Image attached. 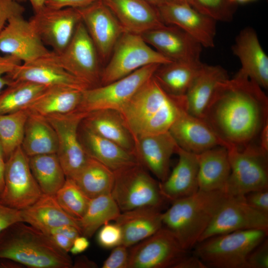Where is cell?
<instances>
[{
  "instance_id": "cell-44",
  "label": "cell",
  "mask_w": 268,
  "mask_h": 268,
  "mask_svg": "<svg viewBox=\"0 0 268 268\" xmlns=\"http://www.w3.org/2000/svg\"><path fill=\"white\" fill-rule=\"evenodd\" d=\"M129 251L123 244L115 247L104 262L102 268H128Z\"/></svg>"
},
{
  "instance_id": "cell-22",
  "label": "cell",
  "mask_w": 268,
  "mask_h": 268,
  "mask_svg": "<svg viewBox=\"0 0 268 268\" xmlns=\"http://www.w3.org/2000/svg\"><path fill=\"white\" fill-rule=\"evenodd\" d=\"M168 132L179 147L195 154L218 145L224 146V142L202 118L187 111L181 114Z\"/></svg>"
},
{
  "instance_id": "cell-3",
  "label": "cell",
  "mask_w": 268,
  "mask_h": 268,
  "mask_svg": "<svg viewBox=\"0 0 268 268\" xmlns=\"http://www.w3.org/2000/svg\"><path fill=\"white\" fill-rule=\"evenodd\" d=\"M33 268H70L73 262L46 234L25 222L14 223L0 233V260Z\"/></svg>"
},
{
  "instance_id": "cell-50",
  "label": "cell",
  "mask_w": 268,
  "mask_h": 268,
  "mask_svg": "<svg viewBox=\"0 0 268 268\" xmlns=\"http://www.w3.org/2000/svg\"><path fill=\"white\" fill-rule=\"evenodd\" d=\"M43 233L47 235L53 234H62L73 241L77 237L81 235L79 229L72 225H63L52 228Z\"/></svg>"
},
{
  "instance_id": "cell-19",
  "label": "cell",
  "mask_w": 268,
  "mask_h": 268,
  "mask_svg": "<svg viewBox=\"0 0 268 268\" xmlns=\"http://www.w3.org/2000/svg\"><path fill=\"white\" fill-rule=\"evenodd\" d=\"M140 35L147 44L172 61L201 62L202 46L177 26L165 24Z\"/></svg>"
},
{
  "instance_id": "cell-2",
  "label": "cell",
  "mask_w": 268,
  "mask_h": 268,
  "mask_svg": "<svg viewBox=\"0 0 268 268\" xmlns=\"http://www.w3.org/2000/svg\"><path fill=\"white\" fill-rule=\"evenodd\" d=\"M185 111V96L169 94L152 76L119 112L135 138L168 132Z\"/></svg>"
},
{
  "instance_id": "cell-12",
  "label": "cell",
  "mask_w": 268,
  "mask_h": 268,
  "mask_svg": "<svg viewBox=\"0 0 268 268\" xmlns=\"http://www.w3.org/2000/svg\"><path fill=\"white\" fill-rule=\"evenodd\" d=\"M187 255L173 234L162 227L131 249L128 268H174Z\"/></svg>"
},
{
  "instance_id": "cell-32",
  "label": "cell",
  "mask_w": 268,
  "mask_h": 268,
  "mask_svg": "<svg viewBox=\"0 0 268 268\" xmlns=\"http://www.w3.org/2000/svg\"><path fill=\"white\" fill-rule=\"evenodd\" d=\"M82 91L65 86L46 87L25 110L44 117L70 113L77 110Z\"/></svg>"
},
{
  "instance_id": "cell-31",
  "label": "cell",
  "mask_w": 268,
  "mask_h": 268,
  "mask_svg": "<svg viewBox=\"0 0 268 268\" xmlns=\"http://www.w3.org/2000/svg\"><path fill=\"white\" fill-rule=\"evenodd\" d=\"M90 130L133 154L134 136L118 111L99 110L88 113L82 122Z\"/></svg>"
},
{
  "instance_id": "cell-11",
  "label": "cell",
  "mask_w": 268,
  "mask_h": 268,
  "mask_svg": "<svg viewBox=\"0 0 268 268\" xmlns=\"http://www.w3.org/2000/svg\"><path fill=\"white\" fill-rule=\"evenodd\" d=\"M42 194L31 171L28 157L20 146L6 160L0 203L22 210L35 203Z\"/></svg>"
},
{
  "instance_id": "cell-5",
  "label": "cell",
  "mask_w": 268,
  "mask_h": 268,
  "mask_svg": "<svg viewBox=\"0 0 268 268\" xmlns=\"http://www.w3.org/2000/svg\"><path fill=\"white\" fill-rule=\"evenodd\" d=\"M268 233V230L249 229L214 236L198 243L194 254L207 268H247L248 256Z\"/></svg>"
},
{
  "instance_id": "cell-57",
  "label": "cell",
  "mask_w": 268,
  "mask_h": 268,
  "mask_svg": "<svg viewBox=\"0 0 268 268\" xmlns=\"http://www.w3.org/2000/svg\"><path fill=\"white\" fill-rule=\"evenodd\" d=\"M18 2L24 1L27 0H13ZM30 2L33 9L35 12L38 11L42 7H43L45 4L46 0H28Z\"/></svg>"
},
{
  "instance_id": "cell-53",
  "label": "cell",
  "mask_w": 268,
  "mask_h": 268,
  "mask_svg": "<svg viewBox=\"0 0 268 268\" xmlns=\"http://www.w3.org/2000/svg\"><path fill=\"white\" fill-rule=\"evenodd\" d=\"M89 245L90 243L87 237L79 235L74 240L69 252L73 255L80 254L85 251Z\"/></svg>"
},
{
  "instance_id": "cell-58",
  "label": "cell",
  "mask_w": 268,
  "mask_h": 268,
  "mask_svg": "<svg viewBox=\"0 0 268 268\" xmlns=\"http://www.w3.org/2000/svg\"><path fill=\"white\" fill-rule=\"evenodd\" d=\"M4 261L0 262V268H21L23 265L19 263L9 259H3Z\"/></svg>"
},
{
  "instance_id": "cell-16",
  "label": "cell",
  "mask_w": 268,
  "mask_h": 268,
  "mask_svg": "<svg viewBox=\"0 0 268 268\" xmlns=\"http://www.w3.org/2000/svg\"><path fill=\"white\" fill-rule=\"evenodd\" d=\"M77 9L96 47L101 64L105 65L117 42L126 31L101 0Z\"/></svg>"
},
{
  "instance_id": "cell-15",
  "label": "cell",
  "mask_w": 268,
  "mask_h": 268,
  "mask_svg": "<svg viewBox=\"0 0 268 268\" xmlns=\"http://www.w3.org/2000/svg\"><path fill=\"white\" fill-rule=\"evenodd\" d=\"M81 21L76 8H55L46 5L35 12L29 20L43 43L57 54L68 45Z\"/></svg>"
},
{
  "instance_id": "cell-51",
  "label": "cell",
  "mask_w": 268,
  "mask_h": 268,
  "mask_svg": "<svg viewBox=\"0 0 268 268\" xmlns=\"http://www.w3.org/2000/svg\"><path fill=\"white\" fill-rule=\"evenodd\" d=\"M174 268H207L205 264L196 255L186 256Z\"/></svg>"
},
{
  "instance_id": "cell-33",
  "label": "cell",
  "mask_w": 268,
  "mask_h": 268,
  "mask_svg": "<svg viewBox=\"0 0 268 268\" xmlns=\"http://www.w3.org/2000/svg\"><path fill=\"white\" fill-rule=\"evenodd\" d=\"M202 65L201 62L173 61L160 65L153 76L169 94L184 96Z\"/></svg>"
},
{
  "instance_id": "cell-8",
  "label": "cell",
  "mask_w": 268,
  "mask_h": 268,
  "mask_svg": "<svg viewBox=\"0 0 268 268\" xmlns=\"http://www.w3.org/2000/svg\"><path fill=\"white\" fill-rule=\"evenodd\" d=\"M114 172L111 194L121 211L143 206L160 208L165 201L159 183L139 163Z\"/></svg>"
},
{
  "instance_id": "cell-34",
  "label": "cell",
  "mask_w": 268,
  "mask_h": 268,
  "mask_svg": "<svg viewBox=\"0 0 268 268\" xmlns=\"http://www.w3.org/2000/svg\"><path fill=\"white\" fill-rule=\"evenodd\" d=\"M21 147L28 157L57 153V134L46 118L29 114Z\"/></svg>"
},
{
  "instance_id": "cell-13",
  "label": "cell",
  "mask_w": 268,
  "mask_h": 268,
  "mask_svg": "<svg viewBox=\"0 0 268 268\" xmlns=\"http://www.w3.org/2000/svg\"><path fill=\"white\" fill-rule=\"evenodd\" d=\"M249 229L268 230V214L250 206L244 196H227L198 243L214 236Z\"/></svg>"
},
{
  "instance_id": "cell-45",
  "label": "cell",
  "mask_w": 268,
  "mask_h": 268,
  "mask_svg": "<svg viewBox=\"0 0 268 268\" xmlns=\"http://www.w3.org/2000/svg\"><path fill=\"white\" fill-rule=\"evenodd\" d=\"M24 7L13 0H0V32L12 17L23 15Z\"/></svg>"
},
{
  "instance_id": "cell-25",
  "label": "cell",
  "mask_w": 268,
  "mask_h": 268,
  "mask_svg": "<svg viewBox=\"0 0 268 268\" xmlns=\"http://www.w3.org/2000/svg\"><path fill=\"white\" fill-rule=\"evenodd\" d=\"M178 161L167 179L159 182V189L165 200L171 201L191 196L199 190L198 163L196 154L178 146Z\"/></svg>"
},
{
  "instance_id": "cell-26",
  "label": "cell",
  "mask_w": 268,
  "mask_h": 268,
  "mask_svg": "<svg viewBox=\"0 0 268 268\" xmlns=\"http://www.w3.org/2000/svg\"><path fill=\"white\" fill-rule=\"evenodd\" d=\"M78 135L87 155L105 165L113 172L138 163L132 153L96 134L82 123L79 127Z\"/></svg>"
},
{
  "instance_id": "cell-1",
  "label": "cell",
  "mask_w": 268,
  "mask_h": 268,
  "mask_svg": "<svg viewBox=\"0 0 268 268\" xmlns=\"http://www.w3.org/2000/svg\"><path fill=\"white\" fill-rule=\"evenodd\" d=\"M201 118L224 143H253L268 122V98L258 84L238 71L220 82Z\"/></svg>"
},
{
  "instance_id": "cell-42",
  "label": "cell",
  "mask_w": 268,
  "mask_h": 268,
  "mask_svg": "<svg viewBox=\"0 0 268 268\" xmlns=\"http://www.w3.org/2000/svg\"><path fill=\"white\" fill-rule=\"evenodd\" d=\"M97 240L99 245L102 247L114 248L122 244V230L116 223H107L100 227L97 234Z\"/></svg>"
},
{
  "instance_id": "cell-23",
  "label": "cell",
  "mask_w": 268,
  "mask_h": 268,
  "mask_svg": "<svg viewBox=\"0 0 268 268\" xmlns=\"http://www.w3.org/2000/svg\"><path fill=\"white\" fill-rule=\"evenodd\" d=\"M232 51L241 63L238 71L261 87L268 88V57L256 31L251 27L242 30L236 37Z\"/></svg>"
},
{
  "instance_id": "cell-35",
  "label": "cell",
  "mask_w": 268,
  "mask_h": 268,
  "mask_svg": "<svg viewBox=\"0 0 268 268\" xmlns=\"http://www.w3.org/2000/svg\"><path fill=\"white\" fill-rule=\"evenodd\" d=\"M71 179L91 199L111 194L115 174L105 165L88 156L84 165Z\"/></svg>"
},
{
  "instance_id": "cell-27",
  "label": "cell",
  "mask_w": 268,
  "mask_h": 268,
  "mask_svg": "<svg viewBox=\"0 0 268 268\" xmlns=\"http://www.w3.org/2000/svg\"><path fill=\"white\" fill-rule=\"evenodd\" d=\"M123 233L122 244L134 246L151 236L163 227L160 208L143 206L124 211L115 219Z\"/></svg>"
},
{
  "instance_id": "cell-49",
  "label": "cell",
  "mask_w": 268,
  "mask_h": 268,
  "mask_svg": "<svg viewBox=\"0 0 268 268\" xmlns=\"http://www.w3.org/2000/svg\"><path fill=\"white\" fill-rule=\"evenodd\" d=\"M99 0H46L45 5L55 8H81Z\"/></svg>"
},
{
  "instance_id": "cell-20",
  "label": "cell",
  "mask_w": 268,
  "mask_h": 268,
  "mask_svg": "<svg viewBox=\"0 0 268 268\" xmlns=\"http://www.w3.org/2000/svg\"><path fill=\"white\" fill-rule=\"evenodd\" d=\"M133 154L138 163L160 182L170 173L171 157L178 147L169 132L134 138Z\"/></svg>"
},
{
  "instance_id": "cell-48",
  "label": "cell",
  "mask_w": 268,
  "mask_h": 268,
  "mask_svg": "<svg viewBox=\"0 0 268 268\" xmlns=\"http://www.w3.org/2000/svg\"><path fill=\"white\" fill-rule=\"evenodd\" d=\"M23 221L21 211L5 206L0 203V233L12 224Z\"/></svg>"
},
{
  "instance_id": "cell-54",
  "label": "cell",
  "mask_w": 268,
  "mask_h": 268,
  "mask_svg": "<svg viewBox=\"0 0 268 268\" xmlns=\"http://www.w3.org/2000/svg\"><path fill=\"white\" fill-rule=\"evenodd\" d=\"M259 146L265 152L268 153V122L263 127L259 135Z\"/></svg>"
},
{
  "instance_id": "cell-46",
  "label": "cell",
  "mask_w": 268,
  "mask_h": 268,
  "mask_svg": "<svg viewBox=\"0 0 268 268\" xmlns=\"http://www.w3.org/2000/svg\"><path fill=\"white\" fill-rule=\"evenodd\" d=\"M21 63L19 59L12 56H0V93L5 86H7L12 81V80L8 77L7 74Z\"/></svg>"
},
{
  "instance_id": "cell-14",
  "label": "cell",
  "mask_w": 268,
  "mask_h": 268,
  "mask_svg": "<svg viewBox=\"0 0 268 268\" xmlns=\"http://www.w3.org/2000/svg\"><path fill=\"white\" fill-rule=\"evenodd\" d=\"M88 113L75 110L45 117L56 133V154L67 178H72L84 165L88 157L78 135L79 127Z\"/></svg>"
},
{
  "instance_id": "cell-40",
  "label": "cell",
  "mask_w": 268,
  "mask_h": 268,
  "mask_svg": "<svg viewBox=\"0 0 268 268\" xmlns=\"http://www.w3.org/2000/svg\"><path fill=\"white\" fill-rule=\"evenodd\" d=\"M55 196L62 208L77 219L83 216L90 200L69 178H66L64 184Z\"/></svg>"
},
{
  "instance_id": "cell-61",
  "label": "cell",
  "mask_w": 268,
  "mask_h": 268,
  "mask_svg": "<svg viewBox=\"0 0 268 268\" xmlns=\"http://www.w3.org/2000/svg\"><path fill=\"white\" fill-rule=\"evenodd\" d=\"M185 1H186V2L188 3L189 4H190L191 6H192L193 7V5H194V0H183Z\"/></svg>"
},
{
  "instance_id": "cell-28",
  "label": "cell",
  "mask_w": 268,
  "mask_h": 268,
  "mask_svg": "<svg viewBox=\"0 0 268 268\" xmlns=\"http://www.w3.org/2000/svg\"><path fill=\"white\" fill-rule=\"evenodd\" d=\"M196 156L199 190L223 192L231 172L227 148L218 145Z\"/></svg>"
},
{
  "instance_id": "cell-10",
  "label": "cell",
  "mask_w": 268,
  "mask_h": 268,
  "mask_svg": "<svg viewBox=\"0 0 268 268\" xmlns=\"http://www.w3.org/2000/svg\"><path fill=\"white\" fill-rule=\"evenodd\" d=\"M53 60L91 87L99 86L102 68L96 47L81 21L70 42L60 54L53 51Z\"/></svg>"
},
{
  "instance_id": "cell-18",
  "label": "cell",
  "mask_w": 268,
  "mask_h": 268,
  "mask_svg": "<svg viewBox=\"0 0 268 268\" xmlns=\"http://www.w3.org/2000/svg\"><path fill=\"white\" fill-rule=\"evenodd\" d=\"M0 51L16 57L22 63L46 57L52 53L23 15L11 18L0 31Z\"/></svg>"
},
{
  "instance_id": "cell-36",
  "label": "cell",
  "mask_w": 268,
  "mask_h": 268,
  "mask_svg": "<svg viewBox=\"0 0 268 268\" xmlns=\"http://www.w3.org/2000/svg\"><path fill=\"white\" fill-rule=\"evenodd\" d=\"M28 160L32 174L43 194L55 195L67 178L57 154L30 156Z\"/></svg>"
},
{
  "instance_id": "cell-6",
  "label": "cell",
  "mask_w": 268,
  "mask_h": 268,
  "mask_svg": "<svg viewBox=\"0 0 268 268\" xmlns=\"http://www.w3.org/2000/svg\"><path fill=\"white\" fill-rule=\"evenodd\" d=\"M231 172L223 192L228 196H244L268 189V153L254 143L243 148L226 144Z\"/></svg>"
},
{
  "instance_id": "cell-30",
  "label": "cell",
  "mask_w": 268,
  "mask_h": 268,
  "mask_svg": "<svg viewBox=\"0 0 268 268\" xmlns=\"http://www.w3.org/2000/svg\"><path fill=\"white\" fill-rule=\"evenodd\" d=\"M21 211L23 222L43 232L63 225H72L80 231L77 219L62 208L55 195L42 194L35 203Z\"/></svg>"
},
{
  "instance_id": "cell-56",
  "label": "cell",
  "mask_w": 268,
  "mask_h": 268,
  "mask_svg": "<svg viewBox=\"0 0 268 268\" xmlns=\"http://www.w3.org/2000/svg\"><path fill=\"white\" fill-rule=\"evenodd\" d=\"M72 268H97V265L93 262L88 260L85 257L78 258L73 264Z\"/></svg>"
},
{
  "instance_id": "cell-59",
  "label": "cell",
  "mask_w": 268,
  "mask_h": 268,
  "mask_svg": "<svg viewBox=\"0 0 268 268\" xmlns=\"http://www.w3.org/2000/svg\"><path fill=\"white\" fill-rule=\"evenodd\" d=\"M151 4L153 5L155 7H157L160 5L169 1L171 0H146Z\"/></svg>"
},
{
  "instance_id": "cell-17",
  "label": "cell",
  "mask_w": 268,
  "mask_h": 268,
  "mask_svg": "<svg viewBox=\"0 0 268 268\" xmlns=\"http://www.w3.org/2000/svg\"><path fill=\"white\" fill-rule=\"evenodd\" d=\"M157 8L164 24L181 28L202 47H214L216 21L213 18L183 0H171Z\"/></svg>"
},
{
  "instance_id": "cell-43",
  "label": "cell",
  "mask_w": 268,
  "mask_h": 268,
  "mask_svg": "<svg viewBox=\"0 0 268 268\" xmlns=\"http://www.w3.org/2000/svg\"><path fill=\"white\" fill-rule=\"evenodd\" d=\"M247 268H268V241L267 238L257 246L247 260Z\"/></svg>"
},
{
  "instance_id": "cell-38",
  "label": "cell",
  "mask_w": 268,
  "mask_h": 268,
  "mask_svg": "<svg viewBox=\"0 0 268 268\" xmlns=\"http://www.w3.org/2000/svg\"><path fill=\"white\" fill-rule=\"evenodd\" d=\"M46 87L28 81L12 80L0 93V114L25 109Z\"/></svg>"
},
{
  "instance_id": "cell-47",
  "label": "cell",
  "mask_w": 268,
  "mask_h": 268,
  "mask_svg": "<svg viewBox=\"0 0 268 268\" xmlns=\"http://www.w3.org/2000/svg\"><path fill=\"white\" fill-rule=\"evenodd\" d=\"M247 202L255 209L268 214V189L250 192L244 196Z\"/></svg>"
},
{
  "instance_id": "cell-7",
  "label": "cell",
  "mask_w": 268,
  "mask_h": 268,
  "mask_svg": "<svg viewBox=\"0 0 268 268\" xmlns=\"http://www.w3.org/2000/svg\"><path fill=\"white\" fill-rule=\"evenodd\" d=\"M172 62L147 44L140 34L125 32L102 68L99 85L122 78L148 65Z\"/></svg>"
},
{
  "instance_id": "cell-55",
  "label": "cell",
  "mask_w": 268,
  "mask_h": 268,
  "mask_svg": "<svg viewBox=\"0 0 268 268\" xmlns=\"http://www.w3.org/2000/svg\"><path fill=\"white\" fill-rule=\"evenodd\" d=\"M5 162L3 149L0 143V196L4 186Z\"/></svg>"
},
{
  "instance_id": "cell-41",
  "label": "cell",
  "mask_w": 268,
  "mask_h": 268,
  "mask_svg": "<svg viewBox=\"0 0 268 268\" xmlns=\"http://www.w3.org/2000/svg\"><path fill=\"white\" fill-rule=\"evenodd\" d=\"M229 0H194L193 7L215 20L229 22L233 17Z\"/></svg>"
},
{
  "instance_id": "cell-4",
  "label": "cell",
  "mask_w": 268,
  "mask_h": 268,
  "mask_svg": "<svg viewBox=\"0 0 268 268\" xmlns=\"http://www.w3.org/2000/svg\"><path fill=\"white\" fill-rule=\"evenodd\" d=\"M222 191L199 190L172 201L162 213V223L188 251L194 248L227 198Z\"/></svg>"
},
{
  "instance_id": "cell-24",
  "label": "cell",
  "mask_w": 268,
  "mask_h": 268,
  "mask_svg": "<svg viewBox=\"0 0 268 268\" xmlns=\"http://www.w3.org/2000/svg\"><path fill=\"white\" fill-rule=\"evenodd\" d=\"M126 32L141 34L164 25L156 7L146 0H101Z\"/></svg>"
},
{
  "instance_id": "cell-39",
  "label": "cell",
  "mask_w": 268,
  "mask_h": 268,
  "mask_svg": "<svg viewBox=\"0 0 268 268\" xmlns=\"http://www.w3.org/2000/svg\"><path fill=\"white\" fill-rule=\"evenodd\" d=\"M28 115L25 109L12 113L0 114V143L5 161L21 146Z\"/></svg>"
},
{
  "instance_id": "cell-37",
  "label": "cell",
  "mask_w": 268,
  "mask_h": 268,
  "mask_svg": "<svg viewBox=\"0 0 268 268\" xmlns=\"http://www.w3.org/2000/svg\"><path fill=\"white\" fill-rule=\"evenodd\" d=\"M120 213L111 194L90 199L84 215L77 219L81 235L91 237L99 228L115 220Z\"/></svg>"
},
{
  "instance_id": "cell-60",
  "label": "cell",
  "mask_w": 268,
  "mask_h": 268,
  "mask_svg": "<svg viewBox=\"0 0 268 268\" xmlns=\"http://www.w3.org/2000/svg\"><path fill=\"white\" fill-rule=\"evenodd\" d=\"M253 0H229V2L233 4L236 2H246Z\"/></svg>"
},
{
  "instance_id": "cell-9",
  "label": "cell",
  "mask_w": 268,
  "mask_h": 268,
  "mask_svg": "<svg viewBox=\"0 0 268 268\" xmlns=\"http://www.w3.org/2000/svg\"><path fill=\"white\" fill-rule=\"evenodd\" d=\"M160 65H148L107 84L83 90L77 110L86 113L104 109L119 111Z\"/></svg>"
},
{
  "instance_id": "cell-52",
  "label": "cell",
  "mask_w": 268,
  "mask_h": 268,
  "mask_svg": "<svg viewBox=\"0 0 268 268\" xmlns=\"http://www.w3.org/2000/svg\"><path fill=\"white\" fill-rule=\"evenodd\" d=\"M48 236L62 250L67 253L69 252L73 240L60 234H53Z\"/></svg>"
},
{
  "instance_id": "cell-21",
  "label": "cell",
  "mask_w": 268,
  "mask_h": 268,
  "mask_svg": "<svg viewBox=\"0 0 268 268\" xmlns=\"http://www.w3.org/2000/svg\"><path fill=\"white\" fill-rule=\"evenodd\" d=\"M52 53L35 61L21 63L7 74L8 77L12 80H26L46 87L65 86L82 91L91 88L58 65L52 58Z\"/></svg>"
},
{
  "instance_id": "cell-29",
  "label": "cell",
  "mask_w": 268,
  "mask_h": 268,
  "mask_svg": "<svg viewBox=\"0 0 268 268\" xmlns=\"http://www.w3.org/2000/svg\"><path fill=\"white\" fill-rule=\"evenodd\" d=\"M229 78L222 67L203 64L185 95L187 112L201 118L218 84Z\"/></svg>"
}]
</instances>
